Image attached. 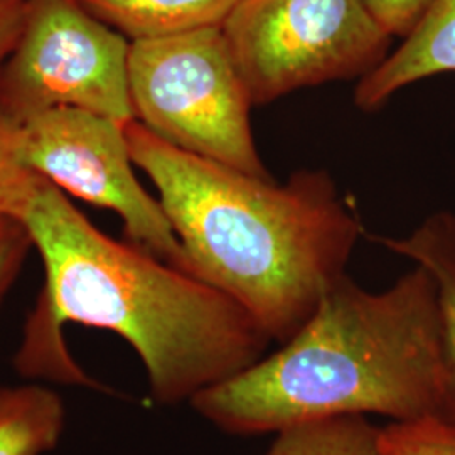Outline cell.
I'll use <instances>...</instances> for the list:
<instances>
[{
  "label": "cell",
  "mask_w": 455,
  "mask_h": 455,
  "mask_svg": "<svg viewBox=\"0 0 455 455\" xmlns=\"http://www.w3.org/2000/svg\"><path fill=\"white\" fill-rule=\"evenodd\" d=\"M24 157V127L0 108V218L17 221L43 182Z\"/></svg>",
  "instance_id": "4fadbf2b"
},
{
  "label": "cell",
  "mask_w": 455,
  "mask_h": 455,
  "mask_svg": "<svg viewBox=\"0 0 455 455\" xmlns=\"http://www.w3.org/2000/svg\"><path fill=\"white\" fill-rule=\"evenodd\" d=\"M127 39L223 28L243 0H76Z\"/></svg>",
  "instance_id": "30bf717a"
},
{
  "label": "cell",
  "mask_w": 455,
  "mask_h": 455,
  "mask_svg": "<svg viewBox=\"0 0 455 455\" xmlns=\"http://www.w3.org/2000/svg\"><path fill=\"white\" fill-rule=\"evenodd\" d=\"M442 73H455V0L432 4L403 44L359 80L355 103L376 110L407 84Z\"/></svg>",
  "instance_id": "ba28073f"
},
{
  "label": "cell",
  "mask_w": 455,
  "mask_h": 455,
  "mask_svg": "<svg viewBox=\"0 0 455 455\" xmlns=\"http://www.w3.org/2000/svg\"><path fill=\"white\" fill-rule=\"evenodd\" d=\"M24 127V157L63 193L116 212L129 242L184 270V253L159 199L133 174L125 125L78 108H52ZM186 272V270H184Z\"/></svg>",
  "instance_id": "52a82bcc"
},
{
  "label": "cell",
  "mask_w": 455,
  "mask_h": 455,
  "mask_svg": "<svg viewBox=\"0 0 455 455\" xmlns=\"http://www.w3.org/2000/svg\"><path fill=\"white\" fill-rule=\"evenodd\" d=\"M12 220H4V218H0V236H4L5 233H7V229L12 227Z\"/></svg>",
  "instance_id": "ac0fdd59"
},
{
  "label": "cell",
  "mask_w": 455,
  "mask_h": 455,
  "mask_svg": "<svg viewBox=\"0 0 455 455\" xmlns=\"http://www.w3.org/2000/svg\"><path fill=\"white\" fill-rule=\"evenodd\" d=\"M33 246L29 235L17 221L0 236V302L12 287Z\"/></svg>",
  "instance_id": "2e32d148"
},
{
  "label": "cell",
  "mask_w": 455,
  "mask_h": 455,
  "mask_svg": "<svg viewBox=\"0 0 455 455\" xmlns=\"http://www.w3.org/2000/svg\"><path fill=\"white\" fill-rule=\"evenodd\" d=\"M17 223L46 272L20 346L34 368L60 371L73 363L63 338L68 323L107 329L137 351L152 396L172 405L243 371L272 341L227 293L105 235L49 180Z\"/></svg>",
  "instance_id": "6da1fadb"
},
{
  "label": "cell",
  "mask_w": 455,
  "mask_h": 455,
  "mask_svg": "<svg viewBox=\"0 0 455 455\" xmlns=\"http://www.w3.org/2000/svg\"><path fill=\"white\" fill-rule=\"evenodd\" d=\"M383 455H455V428L440 422H391L379 428Z\"/></svg>",
  "instance_id": "5bb4252c"
},
{
  "label": "cell",
  "mask_w": 455,
  "mask_h": 455,
  "mask_svg": "<svg viewBox=\"0 0 455 455\" xmlns=\"http://www.w3.org/2000/svg\"><path fill=\"white\" fill-rule=\"evenodd\" d=\"M373 240L415 261L435 280L447 371V425L455 428V214L437 212L407 238L373 236Z\"/></svg>",
  "instance_id": "9c48e42d"
},
{
  "label": "cell",
  "mask_w": 455,
  "mask_h": 455,
  "mask_svg": "<svg viewBox=\"0 0 455 455\" xmlns=\"http://www.w3.org/2000/svg\"><path fill=\"white\" fill-rule=\"evenodd\" d=\"M221 29L251 105L363 78L391 41L359 0H243Z\"/></svg>",
  "instance_id": "5b68a950"
},
{
  "label": "cell",
  "mask_w": 455,
  "mask_h": 455,
  "mask_svg": "<svg viewBox=\"0 0 455 455\" xmlns=\"http://www.w3.org/2000/svg\"><path fill=\"white\" fill-rule=\"evenodd\" d=\"M131 157L154 182L184 270L227 293L285 342L344 275L363 231L325 171L285 184L171 146L132 120Z\"/></svg>",
  "instance_id": "7a4b0ae2"
},
{
  "label": "cell",
  "mask_w": 455,
  "mask_h": 455,
  "mask_svg": "<svg viewBox=\"0 0 455 455\" xmlns=\"http://www.w3.org/2000/svg\"><path fill=\"white\" fill-rule=\"evenodd\" d=\"M135 120L164 142L257 178H270L255 147L253 107L221 28L131 41Z\"/></svg>",
  "instance_id": "277c9868"
},
{
  "label": "cell",
  "mask_w": 455,
  "mask_h": 455,
  "mask_svg": "<svg viewBox=\"0 0 455 455\" xmlns=\"http://www.w3.org/2000/svg\"><path fill=\"white\" fill-rule=\"evenodd\" d=\"M374 22L395 37H408L435 0H359Z\"/></svg>",
  "instance_id": "9a60e30c"
},
{
  "label": "cell",
  "mask_w": 455,
  "mask_h": 455,
  "mask_svg": "<svg viewBox=\"0 0 455 455\" xmlns=\"http://www.w3.org/2000/svg\"><path fill=\"white\" fill-rule=\"evenodd\" d=\"M65 408L56 393L41 387L0 390V455H39L63 432Z\"/></svg>",
  "instance_id": "8fae6325"
},
{
  "label": "cell",
  "mask_w": 455,
  "mask_h": 455,
  "mask_svg": "<svg viewBox=\"0 0 455 455\" xmlns=\"http://www.w3.org/2000/svg\"><path fill=\"white\" fill-rule=\"evenodd\" d=\"M28 17V0H0V69L14 52Z\"/></svg>",
  "instance_id": "e0dca14e"
},
{
  "label": "cell",
  "mask_w": 455,
  "mask_h": 455,
  "mask_svg": "<svg viewBox=\"0 0 455 455\" xmlns=\"http://www.w3.org/2000/svg\"><path fill=\"white\" fill-rule=\"evenodd\" d=\"M265 455L383 454L379 428L364 415H336L283 427Z\"/></svg>",
  "instance_id": "7c38bea8"
},
{
  "label": "cell",
  "mask_w": 455,
  "mask_h": 455,
  "mask_svg": "<svg viewBox=\"0 0 455 455\" xmlns=\"http://www.w3.org/2000/svg\"><path fill=\"white\" fill-rule=\"evenodd\" d=\"M268 358L199 391L196 411L238 435L336 415L447 425L439 293L423 267L385 292L344 275Z\"/></svg>",
  "instance_id": "3957f363"
},
{
  "label": "cell",
  "mask_w": 455,
  "mask_h": 455,
  "mask_svg": "<svg viewBox=\"0 0 455 455\" xmlns=\"http://www.w3.org/2000/svg\"><path fill=\"white\" fill-rule=\"evenodd\" d=\"M131 39L76 0H28L24 31L0 69V108L19 124L78 108L127 125Z\"/></svg>",
  "instance_id": "8992f818"
}]
</instances>
